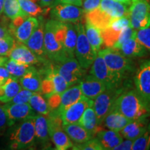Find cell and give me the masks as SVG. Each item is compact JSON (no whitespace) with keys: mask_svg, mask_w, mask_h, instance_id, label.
<instances>
[{"mask_svg":"<svg viewBox=\"0 0 150 150\" xmlns=\"http://www.w3.org/2000/svg\"><path fill=\"white\" fill-rule=\"evenodd\" d=\"M131 120L142 119L150 116V102L136 90L122 92L116 99L113 108Z\"/></svg>","mask_w":150,"mask_h":150,"instance_id":"6da1fadb","label":"cell"},{"mask_svg":"<svg viewBox=\"0 0 150 150\" xmlns=\"http://www.w3.org/2000/svg\"><path fill=\"white\" fill-rule=\"evenodd\" d=\"M58 24V20L54 19L49 20L45 24L44 32V45L47 57L56 63H61L70 58L56 35Z\"/></svg>","mask_w":150,"mask_h":150,"instance_id":"7a4b0ae2","label":"cell"},{"mask_svg":"<svg viewBox=\"0 0 150 150\" xmlns=\"http://www.w3.org/2000/svg\"><path fill=\"white\" fill-rule=\"evenodd\" d=\"M34 115L23 120L13 129L10 136L11 141L10 148L11 149H26L33 145L35 138Z\"/></svg>","mask_w":150,"mask_h":150,"instance_id":"3957f363","label":"cell"},{"mask_svg":"<svg viewBox=\"0 0 150 150\" xmlns=\"http://www.w3.org/2000/svg\"><path fill=\"white\" fill-rule=\"evenodd\" d=\"M104 59L108 68L120 78H125L127 73L133 70V63L119 50L107 47L100 50L98 53Z\"/></svg>","mask_w":150,"mask_h":150,"instance_id":"277c9868","label":"cell"},{"mask_svg":"<svg viewBox=\"0 0 150 150\" xmlns=\"http://www.w3.org/2000/svg\"><path fill=\"white\" fill-rule=\"evenodd\" d=\"M74 24L77 33L74 56L81 66L86 70L91 66L97 54L93 51L86 37L83 24L81 22H79Z\"/></svg>","mask_w":150,"mask_h":150,"instance_id":"5b68a950","label":"cell"},{"mask_svg":"<svg viewBox=\"0 0 150 150\" xmlns=\"http://www.w3.org/2000/svg\"><path fill=\"white\" fill-rule=\"evenodd\" d=\"M47 116L49 134L56 149L66 150L72 147V141L63 129L61 117L54 112H50Z\"/></svg>","mask_w":150,"mask_h":150,"instance_id":"8992f818","label":"cell"},{"mask_svg":"<svg viewBox=\"0 0 150 150\" xmlns=\"http://www.w3.org/2000/svg\"><path fill=\"white\" fill-rule=\"evenodd\" d=\"M122 88L106 89L93 100V108L97 117V122L100 125L105 117L113 108L116 99L122 93Z\"/></svg>","mask_w":150,"mask_h":150,"instance_id":"52a82bcc","label":"cell"},{"mask_svg":"<svg viewBox=\"0 0 150 150\" xmlns=\"http://www.w3.org/2000/svg\"><path fill=\"white\" fill-rule=\"evenodd\" d=\"M91 65V74L102 81L106 86V89L120 88L123 79L116 76L108 68L103 58L99 54H97Z\"/></svg>","mask_w":150,"mask_h":150,"instance_id":"ba28073f","label":"cell"},{"mask_svg":"<svg viewBox=\"0 0 150 150\" xmlns=\"http://www.w3.org/2000/svg\"><path fill=\"white\" fill-rule=\"evenodd\" d=\"M129 17L131 27L135 30L150 26V4L144 0H132L129 5Z\"/></svg>","mask_w":150,"mask_h":150,"instance_id":"9c48e42d","label":"cell"},{"mask_svg":"<svg viewBox=\"0 0 150 150\" xmlns=\"http://www.w3.org/2000/svg\"><path fill=\"white\" fill-rule=\"evenodd\" d=\"M85 13L83 8L70 4L57 2L52 7V19L65 23H77L81 22Z\"/></svg>","mask_w":150,"mask_h":150,"instance_id":"30bf717a","label":"cell"},{"mask_svg":"<svg viewBox=\"0 0 150 150\" xmlns=\"http://www.w3.org/2000/svg\"><path fill=\"white\" fill-rule=\"evenodd\" d=\"M10 31L19 42L25 44L39 24V20L35 17H19L12 20Z\"/></svg>","mask_w":150,"mask_h":150,"instance_id":"8fae6325","label":"cell"},{"mask_svg":"<svg viewBox=\"0 0 150 150\" xmlns=\"http://www.w3.org/2000/svg\"><path fill=\"white\" fill-rule=\"evenodd\" d=\"M56 64L54 66L56 71L64 79L69 86L79 83L86 74L85 69L81 66L74 57L68 58L65 61Z\"/></svg>","mask_w":150,"mask_h":150,"instance_id":"7c38bea8","label":"cell"},{"mask_svg":"<svg viewBox=\"0 0 150 150\" xmlns=\"http://www.w3.org/2000/svg\"><path fill=\"white\" fill-rule=\"evenodd\" d=\"M91 106H93V99L83 95L77 102L67 107L60 115L63 125L78 123L85 110Z\"/></svg>","mask_w":150,"mask_h":150,"instance_id":"4fadbf2b","label":"cell"},{"mask_svg":"<svg viewBox=\"0 0 150 150\" xmlns=\"http://www.w3.org/2000/svg\"><path fill=\"white\" fill-rule=\"evenodd\" d=\"M131 26L129 15L116 19L109 27L102 31L103 41L106 47H112L123 29Z\"/></svg>","mask_w":150,"mask_h":150,"instance_id":"5bb4252c","label":"cell"},{"mask_svg":"<svg viewBox=\"0 0 150 150\" xmlns=\"http://www.w3.org/2000/svg\"><path fill=\"white\" fill-rule=\"evenodd\" d=\"M136 91L150 102V59L142 62L134 78Z\"/></svg>","mask_w":150,"mask_h":150,"instance_id":"9a60e30c","label":"cell"},{"mask_svg":"<svg viewBox=\"0 0 150 150\" xmlns=\"http://www.w3.org/2000/svg\"><path fill=\"white\" fill-rule=\"evenodd\" d=\"M38 20V26L28 39L25 45L35 55L38 56L44 62H46V58L47 57L45 53L44 45V32L45 24L42 17H40Z\"/></svg>","mask_w":150,"mask_h":150,"instance_id":"2e32d148","label":"cell"},{"mask_svg":"<svg viewBox=\"0 0 150 150\" xmlns=\"http://www.w3.org/2000/svg\"><path fill=\"white\" fill-rule=\"evenodd\" d=\"M8 118L9 127L13 125L17 121H22L33 115V108L29 103L27 104H12L6 103L3 106Z\"/></svg>","mask_w":150,"mask_h":150,"instance_id":"e0dca14e","label":"cell"},{"mask_svg":"<svg viewBox=\"0 0 150 150\" xmlns=\"http://www.w3.org/2000/svg\"><path fill=\"white\" fill-rule=\"evenodd\" d=\"M9 59L14 60L24 64L32 65L39 62H44L37 56L24 43L16 42L15 47L8 56Z\"/></svg>","mask_w":150,"mask_h":150,"instance_id":"ac0fdd59","label":"cell"},{"mask_svg":"<svg viewBox=\"0 0 150 150\" xmlns=\"http://www.w3.org/2000/svg\"><path fill=\"white\" fill-rule=\"evenodd\" d=\"M79 84L83 96L93 100L106 89L102 81L91 74L83 77L79 82Z\"/></svg>","mask_w":150,"mask_h":150,"instance_id":"d6986e66","label":"cell"},{"mask_svg":"<svg viewBox=\"0 0 150 150\" xmlns=\"http://www.w3.org/2000/svg\"><path fill=\"white\" fill-rule=\"evenodd\" d=\"M82 96L83 94L80 88L79 84H74L69 86L63 93L61 94V102L58 109L56 111L52 112H56L60 116L63 110L77 102Z\"/></svg>","mask_w":150,"mask_h":150,"instance_id":"ffe728a7","label":"cell"},{"mask_svg":"<svg viewBox=\"0 0 150 150\" xmlns=\"http://www.w3.org/2000/svg\"><path fill=\"white\" fill-rule=\"evenodd\" d=\"M148 124V117L131 120L120 131V134L125 139L134 140L145 131Z\"/></svg>","mask_w":150,"mask_h":150,"instance_id":"44dd1931","label":"cell"},{"mask_svg":"<svg viewBox=\"0 0 150 150\" xmlns=\"http://www.w3.org/2000/svg\"><path fill=\"white\" fill-rule=\"evenodd\" d=\"M86 21L102 31L109 27L112 21L116 20L100 8H97L91 12L85 13Z\"/></svg>","mask_w":150,"mask_h":150,"instance_id":"7402d4cb","label":"cell"},{"mask_svg":"<svg viewBox=\"0 0 150 150\" xmlns=\"http://www.w3.org/2000/svg\"><path fill=\"white\" fill-rule=\"evenodd\" d=\"M42 81L40 72L33 66L25 74L19 79L22 88L29 90L33 93H41Z\"/></svg>","mask_w":150,"mask_h":150,"instance_id":"603a6c76","label":"cell"},{"mask_svg":"<svg viewBox=\"0 0 150 150\" xmlns=\"http://www.w3.org/2000/svg\"><path fill=\"white\" fill-rule=\"evenodd\" d=\"M63 129L72 141L75 143H83L91 139L93 135L79 123H72L63 125Z\"/></svg>","mask_w":150,"mask_h":150,"instance_id":"cb8c5ba5","label":"cell"},{"mask_svg":"<svg viewBox=\"0 0 150 150\" xmlns=\"http://www.w3.org/2000/svg\"><path fill=\"white\" fill-rule=\"evenodd\" d=\"M99 7L114 19L129 15V5L114 0H102Z\"/></svg>","mask_w":150,"mask_h":150,"instance_id":"d4e9b609","label":"cell"},{"mask_svg":"<svg viewBox=\"0 0 150 150\" xmlns=\"http://www.w3.org/2000/svg\"><path fill=\"white\" fill-rule=\"evenodd\" d=\"M119 51L124 56L129 59L135 57H142L147 53V50L137 40L135 35L122 45Z\"/></svg>","mask_w":150,"mask_h":150,"instance_id":"484cf974","label":"cell"},{"mask_svg":"<svg viewBox=\"0 0 150 150\" xmlns=\"http://www.w3.org/2000/svg\"><path fill=\"white\" fill-rule=\"evenodd\" d=\"M76 40L77 33L75 24L73 23H65V29L62 40V45L69 57H74Z\"/></svg>","mask_w":150,"mask_h":150,"instance_id":"4316f807","label":"cell"},{"mask_svg":"<svg viewBox=\"0 0 150 150\" xmlns=\"http://www.w3.org/2000/svg\"><path fill=\"white\" fill-rule=\"evenodd\" d=\"M97 138L104 150L113 149L123 140V137L120 132L110 129L108 131H99L97 134Z\"/></svg>","mask_w":150,"mask_h":150,"instance_id":"83f0119b","label":"cell"},{"mask_svg":"<svg viewBox=\"0 0 150 150\" xmlns=\"http://www.w3.org/2000/svg\"><path fill=\"white\" fill-rule=\"evenodd\" d=\"M22 88L18 79L11 76L5 83L0 86V102H9Z\"/></svg>","mask_w":150,"mask_h":150,"instance_id":"f1b7e54d","label":"cell"},{"mask_svg":"<svg viewBox=\"0 0 150 150\" xmlns=\"http://www.w3.org/2000/svg\"><path fill=\"white\" fill-rule=\"evenodd\" d=\"M131 121V120L128 119L115 109H112L104 120L105 125L108 129L117 132H120Z\"/></svg>","mask_w":150,"mask_h":150,"instance_id":"f546056e","label":"cell"},{"mask_svg":"<svg viewBox=\"0 0 150 150\" xmlns=\"http://www.w3.org/2000/svg\"><path fill=\"white\" fill-rule=\"evenodd\" d=\"M78 123L93 135L99 132V124L93 106L87 108L82 115Z\"/></svg>","mask_w":150,"mask_h":150,"instance_id":"4dcf8cb0","label":"cell"},{"mask_svg":"<svg viewBox=\"0 0 150 150\" xmlns=\"http://www.w3.org/2000/svg\"><path fill=\"white\" fill-rule=\"evenodd\" d=\"M85 32L86 37L93 48V51L97 54L101 50V47L104 43L102 32L98 28H97L90 22L86 21Z\"/></svg>","mask_w":150,"mask_h":150,"instance_id":"1f68e13d","label":"cell"},{"mask_svg":"<svg viewBox=\"0 0 150 150\" xmlns=\"http://www.w3.org/2000/svg\"><path fill=\"white\" fill-rule=\"evenodd\" d=\"M34 127L35 138L43 143H46L50 140L47 117L43 115H34Z\"/></svg>","mask_w":150,"mask_h":150,"instance_id":"d6a6232c","label":"cell"},{"mask_svg":"<svg viewBox=\"0 0 150 150\" xmlns=\"http://www.w3.org/2000/svg\"><path fill=\"white\" fill-rule=\"evenodd\" d=\"M46 76L51 80L54 88V93L62 94L69 87L68 84L56 71L54 66L50 65L47 70Z\"/></svg>","mask_w":150,"mask_h":150,"instance_id":"836d02e7","label":"cell"},{"mask_svg":"<svg viewBox=\"0 0 150 150\" xmlns=\"http://www.w3.org/2000/svg\"><path fill=\"white\" fill-rule=\"evenodd\" d=\"M29 104L33 110L41 115L47 116L51 111L47 102L39 93H33Z\"/></svg>","mask_w":150,"mask_h":150,"instance_id":"e575fe53","label":"cell"},{"mask_svg":"<svg viewBox=\"0 0 150 150\" xmlns=\"http://www.w3.org/2000/svg\"><path fill=\"white\" fill-rule=\"evenodd\" d=\"M3 13L11 20L19 17H27L22 12L18 0H4Z\"/></svg>","mask_w":150,"mask_h":150,"instance_id":"d590c367","label":"cell"},{"mask_svg":"<svg viewBox=\"0 0 150 150\" xmlns=\"http://www.w3.org/2000/svg\"><path fill=\"white\" fill-rule=\"evenodd\" d=\"M4 66L8 70L11 76L20 79L30 70L32 65L24 64L8 59V61L6 62Z\"/></svg>","mask_w":150,"mask_h":150,"instance_id":"8d00e7d4","label":"cell"},{"mask_svg":"<svg viewBox=\"0 0 150 150\" xmlns=\"http://www.w3.org/2000/svg\"><path fill=\"white\" fill-rule=\"evenodd\" d=\"M18 2L26 16H38L45 12L42 6L31 0H18Z\"/></svg>","mask_w":150,"mask_h":150,"instance_id":"74e56055","label":"cell"},{"mask_svg":"<svg viewBox=\"0 0 150 150\" xmlns=\"http://www.w3.org/2000/svg\"><path fill=\"white\" fill-rule=\"evenodd\" d=\"M150 149V122L147 129L140 136L134 140L132 149L147 150Z\"/></svg>","mask_w":150,"mask_h":150,"instance_id":"f35d334b","label":"cell"},{"mask_svg":"<svg viewBox=\"0 0 150 150\" xmlns=\"http://www.w3.org/2000/svg\"><path fill=\"white\" fill-rule=\"evenodd\" d=\"M16 44V39L12 35L0 38V56H8Z\"/></svg>","mask_w":150,"mask_h":150,"instance_id":"ab89813d","label":"cell"},{"mask_svg":"<svg viewBox=\"0 0 150 150\" xmlns=\"http://www.w3.org/2000/svg\"><path fill=\"white\" fill-rule=\"evenodd\" d=\"M72 149L74 150H104L97 138H93L83 143H76L73 145Z\"/></svg>","mask_w":150,"mask_h":150,"instance_id":"60d3db41","label":"cell"},{"mask_svg":"<svg viewBox=\"0 0 150 150\" xmlns=\"http://www.w3.org/2000/svg\"><path fill=\"white\" fill-rule=\"evenodd\" d=\"M135 37L147 51L150 52V26L145 29L136 30Z\"/></svg>","mask_w":150,"mask_h":150,"instance_id":"b9f144b4","label":"cell"},{"mask_svg":"<svg viewBox=\"0 0 150 150\" xmlns=\"http://www.w3.org/2000/svg\"><path fill=\"white\" fill-rule=\"evenodd\" d=\"M136 30L133 29L131 26H129V27L123 29L122 31V32L120 33V34L119 37H118L117 40L115 43V45H114L112 48L119 50L120 47L122 46V45L125 41H127V40H129V38H131V37L134 36L135 33H136Z\"/></svg>","mask_w":150,"mask_h":150,"instance_id":"7bdbcfd3","label":"cell"},{"mask_svg":"<svg viewBox=\"0 0 150 150\" xmlns=\"http://www.w3.org/2000/svg\"><path fill=\"white\" fill-rule=\"evenodd\" d=\"M33 94V92L29 90L22 88L17 93V95L9 102L12 104H27L29 102L31 97Z\"/></svg>","mask_w":150,"mask_h":150,"instance_id":"ee69618b","label":"cell"},{"mask_svg":"<svg viewBox=\"0 0 150 150\" xmlns=\"http://www.w3.org/2000/svg\"><path fill=\"white\" fill-rule=\"evenodd\" d=\"M102 0H83L82 6L85 13L99 8Z\"/></svg>","mask_w":150,"mask_h":150,"instance_id":"f6af8a7d","label":"cell"},{"mask_svg":"<svg viewBox=\"0 0 150 150\" xmlns=\"http://www.w3.org/2000/svg\"><path fill=\"white\" fill-rule=\"evenodd\" d=\"M9 127L8 118L3 106H0V134L4 132Z\"/></svg>","mask_w":150,"mask_h":150,"instance_id":"bcb514c9","label":"cell"},{"mask_svg":"<svg viewBox=\"0 0 150 150\" xmlns=\"http://www.w3.org/2000/svg\"><path fill=\"white\" fill-rule=\"evenodd\" d=\"M11 74L6 68L4 65L3 66H0V86L3 85L7 81L8 79L11 77Z\"/></svg>","mask_w":150,"mask_h":150,"instance_id":"7dc6e473","label":"cell"},{"mask_svg":"<svg viewBox=\"0 0 150 150\" xmlns=\"http://www.w3.org/2000/svg\"><path fill=\"white\" fill-rule=\"evenodd\" d=\"M133 143H134V140L126 139L125 141H122L119 145L116 146L114 148L113 150H120V149H124V150H129L132 149Z\"/></svg>","mask_w":150,"mask_h":150,"instance_id":"c3c4849f","label":"cell"},{"mask_svg":"<svg viewBox=\"0 0 150 150\" xmlns=\"http://www.w3.org/2000/svg\"><path fill=\"white\" fill-rule=\"evenodd\" d=\"M59 1V0H38V4L42 8H47V7L52 8Z\"/></svg>","mask_w":150,"mask_h":150,"instance_id":"681fc988","label":"cell"},{"mask_svg":"<svg viewBox=\"0 0 150 150\" xmlns=\"http://www.w3.org/2000/svg\"><path fill=\"white\" fill-rule=\"evenodd\" d=\"M9 35H11L10 29L4 27H0V38L9 36Z\"/></svg>","mask_w":150,"mask_h":150,"instance_id":"f907efd6","label":"cell"},{"mask_svg":"<svg viewBox=\"0 0 150 150\" xmlns=\"http://www.w3.org/2000/svg\"><path fill=\"white\" fill-rule=\"evenodd\" d=\"M60 2L65 3V4H70L77 6H82V1L83 0H59Z\"/></svg>","mask_w":150,"mask_h":150,"instance_id":"816d5d0a","label":"cell"},{"mask_svg":"<svg viewBox=\"0 0 150 150\" xmlns=\"http://www.w3.org/2000/svg\"><path fill=\"white\" fill-rule=\"evenodd\" d=\"M8 59L6 56H0V66H3L4 65V64L6 63V62L8 61Z\"/></svg>","mask_w":150,"mask_h":150,"instance_id":"f5cc1de1","label":"cell"},{"mask_svg":"<svg viewBox=\"0 0 150 150\" xmlns=\"http://www.w3.org/2000/svg\"><path fill=\"white\" fill-rule=\"evenodd\" d=\"M114 1H119V2L125 4H127V5H130L132 0H114Z\"/></svg>","mask_w":150,"mask_h":150,"instance_id":"db71d44e","label":"cell"},{"mask_svg":"<svg viewBox=\"0 0 150 150\" xmlns=\"http://www.w3.org/2000/svg\"><path fill=\"white\" fill-rule=\"evenodd\" d=\"M4 4V0H0V17H1L3 13Z\"/></svg>","mask_w":150,"mask_h":150,"instance_id":"11a10c76","label":"cell"},{"mask_svg":"<svg viewBox=\"0 0 150 150\" xmlns=\"http://www.w3.org/2000/svg\"><path fill=\"white\" fill-rule=\"evenodd\" d=\"M144 1H147V2H148L149 4H150V0H144Z\"/></svg>","mask_w":150,"mask_h":150,"instance_id":"9f6ffc18","label":"cell"}]
</instances>
